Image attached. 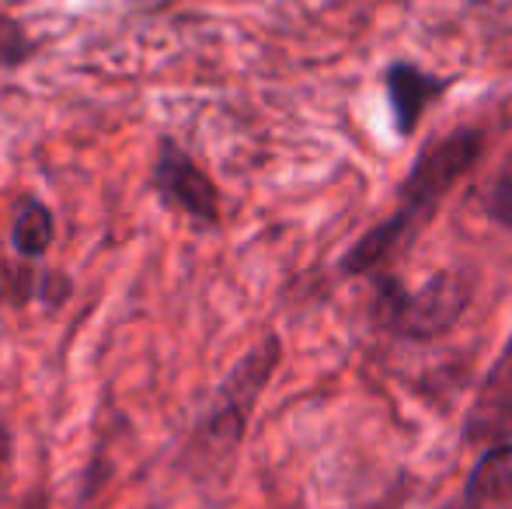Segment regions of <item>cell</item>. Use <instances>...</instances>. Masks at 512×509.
I'll use <instances>...</instances> for the list:
<instances>
[{"label":"cell","mask_w":512,"mask_h":509,"mask_svg":"<svg viewBox=\"0 0 512 509\" xmlns=\"http://www.w3.org/2000/svg\"><path fill=\"white\" fill-rule=\"evenodd\" d=\"M488 147V133L481 126H457L418 150L405 182L398 185V203L380 224L363 231L345 248L338 272L345 279L387 276L405 258L425 227L436 220L443 199L464 182Z\"/></svg>","instance_id":"cell-1"},{"label":"cell","mask_w":512,"mask_h":509,"mask_svg":"<svg viewBox=\"0 0 512 509\" xmlns=\"http://www.w3.org/2000/svg\"><path fill=\"white\" fill-rule=\"evenodd\" d=\"M279 360H283V342H279V335H265L234 363V370L213 391L206 412L199 415L196 433L185 447L192 464H199L203 471L227 468V461L237 454L244 433H248V422L262 401L265 387L276 377Z\"/></svg>","instance_id":"cell-2"},{"label":"cell","mask_w":512,"mask_h":509,"mask_svg":"<svg viewBox=\"0 0 512 509\" xmlns=\"http://www.w3.org/2000/svg\"><path fill=\"white\" fill-rule=\"evenodd\" d=\"M370 283V321L380 332L408 342H432L453 332V325L464 318L478 279L464 265H453V269H439L415 290H408L394 272L373 276Z\"/></svg>","instance_id":"cell-3"},{"label":"cell","mask_w":512,"mask_h":509,"mask_svg":"<svg viewBox=\"0 0 512 509\" xmlns=\"http://www.w3.org/2000/svg\"><path fill=\"white\" fill-rule=\"evenodd\" d=\"M154 189L161 203L171 210L185 213L189 220L203 227L220 224V192H216L213 178L196 164V157L185 154L175 140H161L154 161Z\"/></svg>","instance_id":"cell-4"},{"label":"cell","mask_w":512,"mask_h":509,"mask_svg":"<svg viewBox=\"0 0 512 509\" xmlns=\"http://www.w3.org/2000/svg\"><path fill=\"white\" fill-rule=\"evenodd\" d=\"M512 436V339L485 374L478 394H474L471 408L464 415V429H460V443H502Z\"/></svg>","instance_id":"cell-5"},{"label":"cell","mask_w":512,"mask_h":509,"mask_svg":"<svg viewBox=\"0 0 512 509\" xmlns=\"http://www.w3.org/2000/svg\"><path fill=\"white\" fill-rule=\"evenodd\" d=\"M453 88V77H439L432 70L418 67L411 60H394L384 70V91H387V105H391L394 129L398 136L411 140L415 129L422 126L425 112Z\"/></svg>","instance_id":"cell-6"},{"label":"cell","mask_w":512,"mask_h":509,"mask_svg":"<svg viewBox=\"0 0 512 509\" xmlns=\"http://www.w3.org/2000/svg\"><path fill=\"white\" fill-rule=\"evenodd\" d=\"M512 503V443H492L467 471L464 489L439 509H492Z\"/></svg>","instance_id":"cell-7"},{"label":"cell","mask_w":512,"mask_h":509,"mask_svg":"<svg viewBox=\"0 0 512 509\" xmlns=\"http://www.w3.org/2000/svg\"><path fill=\"white\" fill-rule=\"evenodd\" d=\"M53 245V213L39 203V199H25L14 217V227H11V248L18 258H42Z\"/></svg>","instance_id":"cell-8"},{"label":"cell","mask_w":512,"mask_h":509,"mask_svg":"<svg viewBox=\"0 0 512 509\" xmlns=\"http://www.w3.org/2000/svg\"><path fill=\"white\" fill-rule=\"evenodd\" d=\"M32 56V39L14 18L0 11V67H18Z\"/></svg>","instance_id":"cell-9"},{"label":"cell","mask_w":512,"mask_h":509,"mask_svg":"<svg viewBox=\"0 0 512 509\" xmlns=\"http://www.w3.org/2000/svg\"><path fill=\"white\" fill-rule=\"evenodd\" d=\"M485 217L502 231H512V168H502V175L485 192Z\"/></svg>","instance_id":"cell-10"},{"label":"cell","mask_w":512,"mask_h":509,"mask_svg":"<svg viewBox=\"0 0 512 509\" xmlns=\"http://www.w3.org/2000/svg\"><path fill=\"white\" fill-rule=\"evenodd\" d=\"M7 461H11V433L0 426V468H4Z\"/></svg>","instance_id":"cell-11"}]
</instances>
